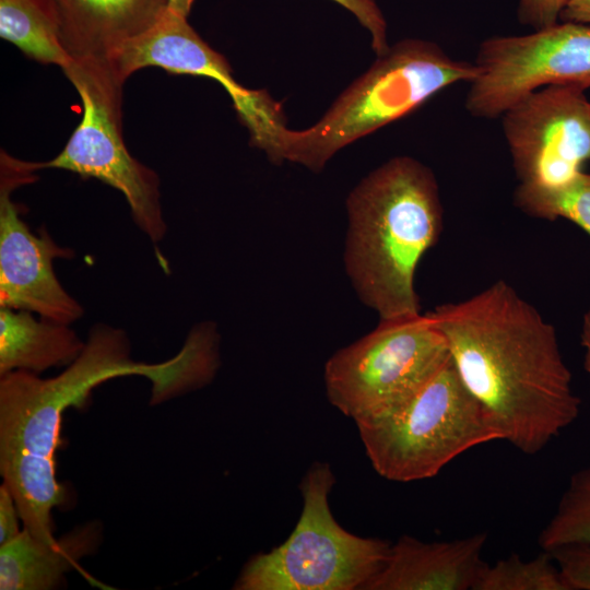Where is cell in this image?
I'll use <instances>...</instances> for the list:
<instances>
[{
	"label": "cell",
	"instance_id": "cell-6",
	"mask_svg": "<svg viewBox=\"0 0 590 590\" xmlns=\"http://www.w3.org/2000/svg\"><path fill=\"white\" fill-rule=\"evenodd\" d=\"M334 481L329 464H312L300 484L303 510L295 529L281 545L249 559L234 589L365 590L391 544L337 522L329 506Z\"/></svg>",
	"mask_w": 590,
	"mask_h": 590
},
{
	"label": "cell",
	"instance_id": "cell-10",
	"mask_svg": "<svg viewBox=\"0 0 590 590\" xmlns=\"http://www.w3.org/2000/svg\"><path fill=\"white\" fill-rule=\"evenodd\" d=\"M585 90L574 84L546 85L502 115L520 182L560 184L590 161V102Z\"/></svg>",
	"mask_w": 590,
	"mask_h": 590
},
{
	"label": "cell",
	"instance_id": "cell-16",
	"mask_svg": "<svg viewBox=\"0 0 590 590\" xmlns=\"http://www.w3.org/2000/svg\"><path fill=\"white\" fill-rule=\"evenodd\" d=\"M84 345L70 324L36 319L28 310L0 307V376L68 366Z\"/></svg>",
	"mask_w": 590,
	"mask_h": 590
},
{
	"label": "cell",
	"instance_id": "cell-5",
	"mask_svg": "<svg viewBox=\"0 0 590 590\" xmlns=\"http://www.w3.org/2000/svg\"><path fill=\"white\" fill-rule=\"evenodd\" d=\"M356 425L376 472L394 482L433 477L467 450L502 440L451 357L400 410Z\"/></svg>",
	"mask_w": 590,
	"mask_h": 590
},
{
	"label": "cell",
	"instance_id": "cell-25",
	"mask_svg": "<svg viewBox=\"0 0 590 590\" xmlns=\"http://www.w3.org/2000/svg\"><path fill=\"white\" fill-rule=\"evenodd\" d=\"M559 20L590 25V0H566Z\"/></svg>",
	"mask_w": 590,
	"mask_h": 590
},
{
	"label": "cell",
	"instance_id": "cell-22",
	"mask_svg": "<svg viewBox=\"0 0 590 590\" xmlns=\"http://www.w3.org/2000/svg\"><path fill=\"white\" fill-rule=\"evenodd\" d=\"M347 9L369 32L371 48L381 56L389 49L387 39V22L376 0H333Z\"/></svg>",
	"mask_w": 590,
	"mask_h": 590
},
{
	"label": "cell",
	"instance_id": "cell-17",
	"mask_svg": "<svg viewBox=\"0 0 590 590\" xmlns=\"http://www.w3.org/2000/svg\"><path fill=\"white\" fill-rule=\"evenodd\" d=\"M0 36L44 64L63 69L72 61L38 0H0Z\"/></svg>",
	"mask_w": 590,
	"mask_h": 590
},
{
	"label": "cell",
	"instance_id": "cell-2",
	"mask_svg": "<svg viewBox=\"0 0 590 590\" xmlns=\"http://www.w3.org/2000/svg\"><path fill=\"white\" fill-rule=\"evenodd\" d=\"M210 344L188 335L180 351L162 363L135 362L125 330L95 324L81 354L56 377L13 370L0 376V471L19 476L56 477L55 455L68 408H82L101 384L142 376L152 384L151 404L201 388L216 373Z\"/></svg>",
	"mask_w": 590,
	"mask_h": 590
},
{
	"label": "cell",
	"instance_id": "cell-18",
	"mask_svg": "<svg viewBox=\"0 0 590 590\" xmlns=\"http://www.w3.org/2000/svg\"><path fill=\"white\" fill-rule=\"evenodd\" d=\"M514 202L532 217L551 221L563 217L590 236V174L580 172L556 185L520 182Z\"/></svg>",
	"mask_w": 590,
	"mask_h": 590
},
{
	"label": "cell",
	"instance_id": "cell-27",
	"mask_svg": "<svg viewBox=\"0 0 590 590\" xmlns=\"http://www.w3.org/2000/svg\"><path fill=\"white\" fill-rule=\"evenodd\" d=\"M194 0H167V9L181 16L188 17Z\"/></svg>",
	"mask_w": 590,
	"mask_h": 590
},
{
	"label": "cell",
	"instance_id": "cell-1",
	"mask_svg": "<svg viewBox=\"0 0 590 590\" xmlns=\"http://www.w3.org/2000/svg\"><path fill=\"white\" fill-rule=\"evenodd\" d=\"M427 315L502 440L533 456L578 418L581 400L555 328L507 282Z\"/></svg>",
	"mask_w": 590,
	"mask_h": 590
},
{
	"label": "cell",
	"instance_id": "cell-26",
	"mask_svg": "<svg viewBox=\"0 0 590 590\" xmlns=\"http://www.w3.org/2000/svg\"><path fill=\"white\" fill-rule=\"evenodd\" d=\"M580 344L583 350V368L588 375L590 390V306L582 318Z\"/></svg>",
	"mask_w": 590,
	"mask_h": 590
},
{
	"label": "cell",
	"instance_id": "cell-14",
	"mask_svg": "<svg viewBox=\"0 0 590 590\" xmlns=\"http://www.w3.org/2000/svg\"><path fill=\"white\" fill-rule=\"evenodd\" d=\"M487 533L423 542L402 535L365 590H474Z\"/></svg>",
	"mask_w": 590,
	"mask_h": 590
},
{
	"label": "cell",
	"instance_id": "cell-3",
	"mask_svg": "<svg viewBox=\"0 0 590 590\" xmlns=\"http://www.w3.org/2000/svg\"><path fill=\"white\" fill-rule=\"evenodd\" d=\"M346 214L344 269L359 300L380 320L420 315L415 272L442 228L432 169L406 155L388 160L353 188Z\"/></svg>",
	"mask_w": 590,
	"mask_h": 590
},
{
	"label": "cell",
	"instance_id": "cell-20",
	"mask_svg": "<svg viewBox=\"0 0 590 590\" xmlns=\"http://www.w3.org/2000/svg\"><path fill=\"white\" fill-rule=\"evenodd\" d=\"M474 590H568L548 551L531 559L512 553L493 565L484 564Z\"/></svg>",
	"mask_w": 590,
	"mask_h": 590
},
{
	"label": "cell",
	"instance_id": "cell-9",
	"mask_svg": "<svg viewBox=\"0 0 590 590\" xmlns=\"http://www.w3.org/2000/svg\"><path fill=\"white\" fill-rule=\"evenodd\" d=\"M479 75L470 82L465 109L476 118L502 116L522 96L553 84L590 87V25L556 24L520 36L480 44Z\"/></svg>",
	"mask_w": 590,
	"mask_h": 590
},
{
	"label": "cell",
	"instance_id": "cell-4",
	"mask_svg": "<svg viewBox=\"0 0 590 590\" xmlns=\"http://www.w3.org/2000/svg\"><path fill=\"white\" fill-rule=\"evenodd\" d=\"M479 73L475 63L450 57L434 42L399 40L315 125L304 130L282 126L264 152L274 163L288 161L320 172L344 146L412 113L448 86L470 83Z\"/></svg>",
	"mask_w": 590,
	"mask_h": 590
},
{
	"label": "cell",
	"instance_id": "cell-15",
	"mask_svg": "<svg viewBox=\"0 0 590 590\" xmlns=\"http://www.w3.org/2000/svg\"><path fill=\"white\" fill-rule=\"evenodd\" d=\"M102 526H80L58 539L56 545L33 536L25 528L0 546L1 590H51L64 585V575L98 547Z\"/></svg>",
	"mask_w": 590,
	"mask_h": 590
},
{
	"label": "cell",
	"instance_id": "cell-24",
	"mask_svg": "<svg viewBox=\"0 0 590 590\" xmlns=\"http://www.w3.org/2000/svg\"><path fill=\"white\" fill-rule=\"evenodd\" d=\"M17 516L20 514L15 500L8 486L2 483L0 486V546L21 533Z\"/></svg>",
	"mask_w": 590,
	"mask_h": 590
},
{
	"label": "cell",
	"instance_id": "cell-19",
	"mask_svg": "<svg viewBox=\"0 0 590 590\" xmlns=\"http://www.w3.org/2000/svg\"><path fill=\"white\" fill-rule=\"evenodd\" d=\"M542 550L590 543V462L569 477L555 511L539 533Z\"/></svg>",
	"mask_w": 590,
	"mask_h": 590
},
{
	"label": "cell",
	"instance_id": "cell-12",
	"mask_svg": "<svg viewBox=\"0 0 590 590\" xmlns=\"http://www.w3.org/2000/svg\"><path fill=\"white\" fill-rule=\"evenodd\" d=\"M108 61L125 81L134 71L148 67L213 79L229 94L241 122L255 115L267 94L240 85L224 56L199 36L188 17L168 9L150 28L125 43Z\"/></svg>",
	"mask_w": 590,
	"mask_h": 590
},
{
	"label": "cell",
	"instance_id": "cell-13",
	"mask_svg": "<svg viewBox=\"0 0 590 590\" xmlns=\"http://www.w3.org/2000/svg\"><path fill=\"white\" fill-rule=\"evenodd\" d=\"M72 59L108 60L150 28L167 0H38Z\"/></svg>",
	"mask_w": 590,
	"mask_h": 590
},
{
	"label": "cell",
	"instance_id": "cell-21",
	"mask_svg": "<svg viewBox=\"0 0 590 590\" xmlns=\"http://www.w3.org/2000/svg\"><path fill=\"white\" fill-rule=\"evenodd\" d=\"M548 552L568 590H590V543L563 545Z\"/></svg>",
	"mask_w": 590,
	"mask_h": 590
},
{
	"label": "cell",
	"instance_id": "cell-11",
	"mask_svg": "<svg viewBox=\"0 0 590 590\" xmlns=\"http://www.w3.org/2000/svg\"><path fill=\"white\" fill-rule=\"evenodd\" d=\"M30 162L7 152L0 156V307L28 310L71 324L84 315L82 305L59 282L54 259H71L43 227L33 233L11 199L12 192L37 179Z\"/></svg>",
	"mask_w": 590,
	"mask_h": 590
},
{
	"label": "cell",
	"instance_id": "cell-7",
	"mask_svg": "<svg viewBox=\"0 0 590 590\" xmlns=\"http://www.w3.org/2000/svg\"><path fill=\"white\" fill-rule=\"evenodd\" d=\"M450 359L442 333L425 315L380 320L324 365L329 402L356 424L410 402Z\"/></svg>",
	"mask_w": 590,
	"mask_h": 590
},
{
	"label": "cell",
	"instance_id": "cell-8",
	"mask_svg": "<svg viewBox=\"0 0 590 590\" xmlns=\"http://www.w3.org/2000/svg\"><path fill=\"white\" fill-rule=\"evenodd\" d=\"M64 75L83 104V116L63 150L34 170L58 168L94 178L120 191L138 227L154 244L166 234L160 178L134 158L122 138V80L108 60L72 59Z\"/></svg>",
	"mask_w": 590,
	"mask_h": 590
},
{
	"label": "cell",
	"instance_id": "cell-23",
	"mask_svg": "<svg viewBox=\"0 0 590 590\" xmlns=\"http://www.w3.org/2000/svg\"><path fill=\"white\" fill-rule=\"evenodd\" d=\"M566 0H519L518 19L534 31L550 27L559 22Z\"/></svg>",
	"mask_w": 590,
	"mask_h": 590
}]
</instances>
